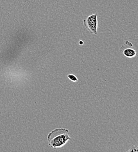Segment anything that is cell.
I'll return each mask as SVG.
<instances>
[{"label": "cell", "mask_w": 138, "mask_h": 152, "mask_svg": "<svg viewBox=\"0 0 138 152\" xmlns=\"http://www.w3.org/2000/svg\"><path fill=\"white\" fill-rule=\"evenodd\" d=\"M83 23L85 27L89 31V32L95 35H97L98 19L97 14H92L88 17L86 19H83Z\"/></svg>", "instance_id": "obj_2"}, {"label": "cell", "mask_w": 138, "mask_h": 152, "mask_svg": "<svg viewBox=\"0 0 138 152\" xmlns=\"http://www.w3.org/2000/svg\"><path fill=\"white\" fill-rule=\"evenodd\" d=\"M123 55L129 58L135 57L136 56V51L132 48H126L123 52Z\"/></svg>", "instance_id": "obj_3"}, {"label": "cell", "mask_w": 138, "mask_h": 152, "mask_svg": "<svg viewBox=\"0 0 138 152\" xmlns=\"http://www.w3.org/2000/svg\"><path fill=\"white\" fill-rule=\"evenodd\" d=\"M68 77L72 81L74 82H75V81H78V78L76 77V76L73 75H69L68 76Z\"/></svg>", "instance_id": "obj_4"}, {"label": "cell", "mask_w": 138, "mask_h": 152, "mask_svg": "<svg viewBox=\"0 0 138 152\" xmlns=\"http://www.w3.org/2000/svg\"><path fill=\"white\" fill-rule=\"evenodd\" d=\"M47 139L49 146L54 149L61 148L71 140L69 131L65 128L55 129L48 134Z\"/></svg>", "instance_id": "obj_1"}, {"label": "cell", "mask_w": 138, "mask_h": 152, "mask_svg": "<svg viewBox=\"0 0 138 152\" xmlns=\"http://www.w3.org/2000/svg\"><path fill=\"white\" fill-rule=\"evenodd\" d=\"M79 43H80V45H82V44H83V42H81V41H80V42H79Z\"/></svg>", "instance_id": "obj_5"}]
</instances>
